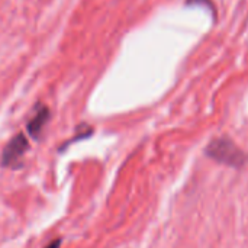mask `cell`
Instances as JSON below:
<instances>
[{
	"label": "cell",
	"instance_id": "obj_1",
	"mask_svg": "<svg viewBox=\"0 0 248 248\" xmlns=\"http://www.w3.org/2000/svg\"><path fill=\"white\" fill-rule=\"evenodd\" d=\"M205 153L211 160H214L219 164L232 167V169L244 167V164L248 160L247 154L240 147H237L232 140H230L227 137L212 140L208 144Z\"/></svg>",
	"mask_w": 248,
	"mask_h": 248
},
{
	"label": "cell",
	"instance_id": "obj_2",
	"mask_svg": "<svg viewBox=\"0 0 248 248\" xmlns=\"http://www.w3.org/2000/svg\"><path fill=\"white\" fill-rule=\"evenodd\" d=\"M29 150V142L25 134H16L1 151V166L3 167H16L20 164L23 155Z\"/></svg>",
	"mask_w": 248,
	"mask_h": 248
},
{
	"label": "cell",
	"instance_id": "obj_3",
	"mask_svg": "<svg viewBox=\"0 0 248 248\" xmlns=\"http://www.w3.org/2000/svg\"><path fill=\"white\" fill-rule=\"evenodd\" d=\"M49 116H51V112H49V108L45 106V105H38L35 108V112L33 115L31 116L28 125H26V129L28 132L33 137V138H39V135L42 134L45 125L48 124L49 121Z\"/></svg>",
	"mask_w": 248,
	"mask_h": 248
},
{
	"label": "cell",
	"instance_id": "obj_4",
	"mask_svg": "<svg viewBox=\"0 0 248 248\" xmlns=\"http://www.w3.org/2000/svg\"><path fill=\"white\" fill-rule=\"evenodd\" d=\"M186 3L187 4H205V6H208L214 12V4L211 3V0H187Z\"/></svg>",
	"mask_w": 248,
	"mask_h": 248
},
{
	"label": "cell",
	"instance_id": "obj_5",
	"mask_svg": "<svg viewBox=\"0 0 248 248\" xmlns=\"http://www.w3.org/2000/svg\"><path fill=\"white\" fill-rule=\"evenodd\" d=\"M61 247V240L58 238V240H54L52 243H49L48 246L45 248H60Z\"/></svg>",
	"mask_w": 248,
	"mask_h": 248
}]
</instances>
